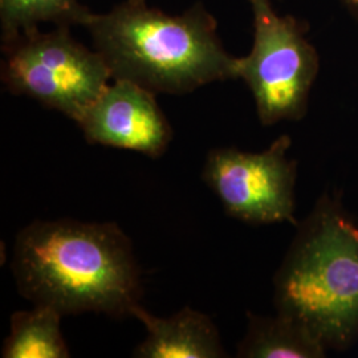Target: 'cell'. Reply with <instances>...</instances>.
I'll return each instance as SVG.
<instances>
[{
    "label": "cell",
    "mask_w": 358,
    "mask_h": 358,
    "mask_svg": "<svg viewBox=\"0 0 358 358\" xmlns=\"http://www.w3.org/2000/svg\"><path fill=\"white\" fill-rule=\"evenodd\" d=\"M6 90L77 122L112 78L103 56L71 35L69 27L38 28L1 41Z\"/></svg>",
    "instance_id": "277c9868"
},
{
    "label": "cell",
    "mask_w": 358,
    "mask_h": 358,
    "mask_svg": "<svg viewBox=\"0 0 358 358\" xmlns=\"http://www.w3.org/2000/svg\"><path fill=\"white\" fill-rule=\"evenodd\" d=\"M327 349L307 329L276 312L259 316L247 312V331L236 348L241 358H324Z\"/></svg>",
    "instance_id": "9c48e42d"
},
{
    "label": "cell",
    "mask_w": 358,
    "mask_h": 358,
    "mask_svg": "<svg viewBox=\"0 0 358 358\" xmlns=\"http://www.w3.org/2000/svg\"><path fill=\"white\" fill-rule=\"evenodd\" d=\"M254 16V44L238 57L236 75L247 84L262 125L300 121L307 115L320 57L307 38V23L276 13L273 0H248Z\"/></svg>",
    "instance_id": "5b68a950"
},
{
    "label": "cell",
    "mask_w": 358,
    "mask_h": 358,
    "mask_svg": "<svg viewBox=\"0 0 358 358\" xmlns=\"http://www.w3.org/2000/svg\"><path fill=\"white\" fill-rule=\"evenodd\" d=\"M92 15L83 0H0L1 41L38 28L41 23L85 27Z\"/></svg>",
    "instance_id": "8fae6325"
},
{
    "label": "cell",
    "mask_w": 358,
    "mask_h": 358,
    "mask_svg": "<svg viewBox=\"0 0 358 358\" xmlns=\"http://www.w3.org/2000/svg\"><path fill=\"white\" fill-rule=\"evenodd\" d=\"M349 13H352L358 20V0H344Z\"/></svg>",
    "instance_id": "7c38bea8"
},
{
    "label": "cell",
    "mask_w": 358,
    "mask_h": 358,
    "mask_svg": "<svg viewBox=\"0 0 358 358\" xmlns=\"http://www.w3.org/2000/svg\"><path fill=\"white\" fill-rule=\"evenodd\" d=\"M146 329V337L133 356L140 358H222L226 350L214 321L190 307L169 317H158L140 306L133 316Z\"/></svg>",
    "instance_id": "ba28073f"
},
{
    "label": "cell",
    "mask_w": 358,
    "mask_h": 358,
    "mask_svg": "<svg viewBox=\"0 0 358 358\" xmlns=\"http://www.w3.org/2000/svg\"><path fill=\"white\" fill-rule=\"evenodd\" d=\"M276 312L301 324L327 350L358 340V222L336 194H322L273 278Z\"/></svg>",
    "instance_id": "3957f363"
},
{
    "label": "cell",
    "mask_w": 358,
    "mask_h": 358,
    "mask_svg": "<svg viewBox=\"0 0 358 358\" xmlns=\"http://www.w3.org/2000/svg\"><path fill=\"white\" fill-rule=\"evenodd\" d=\"M292 138L278 137L263 152L217 148L206 157L202 178L224 211L248 224L297 226V162L288 157Z\"/></svg>",
    "instance_id": "8992f818"
},
{
    "label": "cell",
    "mask_w": 358,
    "mask_h": 358,
    "mask_svg": "<svg viewBox=\"0 0 358 358\" xmlns=\"http://www.w3.org/2000/svg\"><path fill=\"white\" fill-rule=\"evenodd\" d=\"M85 28L112 80L133 81L155 94H186L238 78V57L224 50L217 20L202 3L167 15L146 0H127L109 13H93Z\"/></svg>",
    "instance_id": "7a4b0ae2"
},
{
    "label": "cell",
    "mask_w": 358,
    "mask_h": 358,
    "mask_svg": "<svg viewBox=\"0 0 358 358\" xmlns=\"http://www.w3.org/2000/svg\"><path fill=\"white\" fill-rule=\"evenodd\" d=\"M11 267L19 294L63 316L127 317L141 306L133 244L115 223L35 220L17 234Z\"/></svg>",
    "instance_id": "6da1fadb"
},
{
    "label": "cell",
    "mask_w": 358,
    "mask_h": 358,
    "mask_svg": "<svg viewBox=\"0 0 358 358\" xmlns=\"http://www.w3.org/2000/svg\"><path fill=\"white\" fill-rule=\"evenodd\" d=\"M63 315L47 306L19 310L11 316L3 358H68L71 352L62 332Z\"/></svg>",
    "instance_id": "30bf717a"
},
{
    "label": "cell",
    "mask_w": 358,
    "mask_h": 358,
    "mask_svg": "<svg viewBox=\"0 0 358 358\" xmlns=\"http://www.w3.org/2000/svg\"><path fill=\"white\" fill-rule=\"evenodd\" d=\"M87 142L158 158L166 153L173 129L155 100L141 85L115 78L113 84L77 121Z\"/></svg>",
    "instance_id": "52a82bcc"
}]
</instances>
